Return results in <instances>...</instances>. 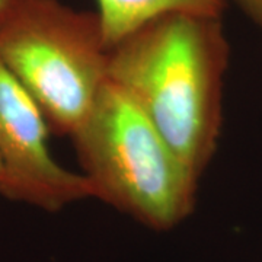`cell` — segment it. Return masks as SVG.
I'll return each instance as SVG.
<instances>
[{
	"mask_svg": "<svg viewBox=\"0 0 262 262\" xmlns=\"http://www.w3.org/2000/svg\"><path fill=\"white\" fill-rule=\"evenodd\" d=\"M70 139L92 198L156 232L175 229L194 211L201 177L111 80Z\"/></svg>",
	"mask_w": 262,
	"mask_h": 262,
	"instance_id": "2",
	"label": "cell"
},
{
	"mask_svg": "<svg viewBox=\"0 0 262 262\" xmlns=\"http://www.w3.org/2000/svg\"><path fill=\"white\" fill-rule=\"evenodd\" d=\"M50 133L38 103L0 60V195L57 213L92 198V189L80 172L54 159L48 147Z\"/></svg>",
	"mask_w": 262,
	"mask_h": 262,
	"instance_id": "4",
	"label": "cell"
},
{
	"mask_svg": "<svg viewBox=\"0 0 262 262\" xmlns=\"http://www.w3.org/2000/svg\"><path fill=\"white\" fill-rule=\"evenodd\" d=\"M111 48L96 12L60 0H29L0 27V60L46 115L70 137L108 82Z\"/></svg>",
	"mask_w": 262,
	"mask_h": 262,
	"instance_id": "3",
	"label": "cell"
},
{
	"mask_svg": "<svg viewBox=\"0 0 262 262\" xmlns=\"http://www.w3.org/2000/svg\"><path fill=\"white\" fill-rule=\"evenodd\" d=\"M245 15L262 28V0H234Z\"/></svg>",
	"mask_w": 262,
	"mask_h": 262,
	"instance_id": "6",
	"label": "cell"
},
{
	"mask_svg": "<svg viewBox=\"0 0 262 262\" xmlns=\"http://www.w3.org/2000/svg\"><path fill=\"white\" fill-rule=\"evenodd\" d=\"M2 181H3V163L0 159V187H2Z\"/></svg>",
	"mask_w": 262,
	"mask_h": 262,
	"instance_id": "8",
	"label": "cell"
},
{
	"mask_svg": "<svg viewBox=\"0 0 262 262\" xmlns=\"http://www.w3.org/2000/svg\"><path fill=\"white\" fill-rule=\"evenodd\" d=\"M229 57L222 18L195 13L151 19L110 51L108 80L130 95L198 177L222 134Z\"/></svg>",
	"mask_w": 262,
	"mask_h": 262,
	"instance_id": "1",
	"label": "cell"
},
{
	"mask_svg": "<svg viewBox=\"0 0 262 262\" xmlns=\"http://www.w3.org/2000/svg\"><path fill=\"white\" fill-rule=\"evenodd\" d=\"M98 16L110 48L151 19L168 13L222 18L229 0H96Z\"/></svg>",
	"mask_w": 262,
	"mask_h": 262,
	"instance_id": "5",
	"label": "cell"
},
{
	"mask_svg": "<svg viewBox=\"0 0 262 262\" xmlns=\"http://www.w3.org/2000/svg\"><path fill=\"white\" fill-rule=\"evenodd\" d=\"M29 0H0V27L8 22Z\"/></svg>",
	"mask_w": 262,
	"mask_h": 262,
	"instance_id": "7",
	"label": "cell"
}]
</instances>
